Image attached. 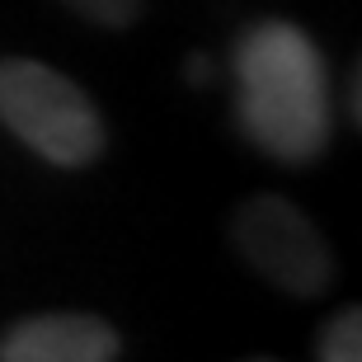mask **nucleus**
<instances>
[{
	"label": "nucleus",
	"mask_w": 362,
	"mask_h": 362,
	"mask_svg": "<svg viewBox=\"0 0 362 362\" xmlns=\"http://www.w3.org/2000/svg\"><path fill=\"white\" fill-rule=\"evenodd\" d=\"M0 122L62 170H81L104 151V118L90 94L28 57H0Z\"/></svg>",
	"instance_id": "nucleus-2"
},
{
	"label": "nucleus",
	"mask_w": 362,
	"mask_h": 362,
	"mask_svg": "<svg viewBox=\"0 0 362 362\" xmlns=\"http://www.w3.org/2000/svg\"><path fill=\"white\" fill-rule=\"evenodd\" d=\"M235 118L273 160L306 165L329 146L334 90L320 47L287 19H259L235 38Z\"/></svg>",
	"instance_id": "nucleus-1"
},
{
	"label": "nucleus",
	"mask_w": 362,
	"mask_h": 362,
	"mask_svg": "<svg viewBox=\"0 0 362 362\" xmlns=\"http://www.w3.org/2000/svg\"><path fill=\"white\" fill-rule=\"evenodd\" d=\"M118 329L99 315L47 310L0 334V362H118Z\"/></svg>",
	"instance_id": "nucleus-4"
},
{
	"label": "nucleus",
	"mask_w": 362,
	"mask_h": 362,
	"mask_svg": "<svg viewBox=\"0 0 362 362\" xmlns=\"http://www.w3.org/2000/svg\"><path fill=\"white\" fill-rule=\"evenodd\" d=\"M62 5L99 28H127L141 14V0H62Z\"/></svg>",
	"instance_id": "nucleus-6"
},
{
	"label": "nucleus",
	"mask_w": 362,
	"mask_h": 362,
	"mask_svg": "<svg viewBox=\"0 0 362 362\" xmlns=\"http://www.w3.org/2000/svg\"><path fill=\"white\" fill-rule=\"evenodd\" d=\"M255 362H273V358H255Z\"/></svg>",
	"instance_id": "nucleus-7"
},
{
	"label": "nucleus",
	"mask_w": 362,
	"mask_h": 362,
	"mask_svg": "<svg viewBox=\"0 0 362 362\" xmlns=\"http://www.w3.org/2000/svg\"><path fill=\"white\" fill-rule=\"evenodd\" d=\"M320 362H362V310L349 306L325 325L320 334Z\"/></svg>",
	"instance_id": "nucleus-5"
},
{
	"label": "nucleus",
	"mask_w": 362,
	"mask_h": 362,
	"mask_svg": "<svg viewBox=\"0 0 362 362\" xmlns=\"http://www.w3.org/2000/svg\"><path fill=\"white\" fill-rule=\"evenodd\" d=\"M230 235L259 278H269L292 296H315L334 278V259L320 230L310 226V216L296 202L278 193H259L245 202L230 221Z\"/></svg>",
	"instance_id": "nucleus-3"
}]
</instances>
